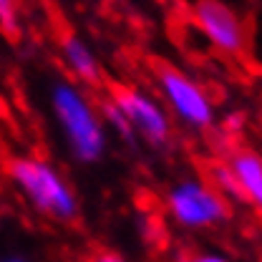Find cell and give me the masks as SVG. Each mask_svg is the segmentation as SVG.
Masks as SVG:
<instances>
[{"mask_svg": "<svg viewBox=\"0 0 262 262\" xmlns=\"http://www.w3.org/2000/svg\"><path fill=\"white\" fill-rule=\"evenodd\" d=\"M51 111L71 157L94 164L106 151V126L94 101L73 81H58L51 89Z\"/></svg>", "mask_w": 262, "mask_h": 262, "instance_id": "6da1fadb", "label": "cell"}, {"mask_svg": "<svg viewBox=\"0 0 262 262\" xmlns=\"http://www.w3.org/2000/svg\"><path fill=\"white\" fill-rule=\"evenodd\" d=\"M5 171L18 192L40 214L56 222H73L78 217V199L63 174L51 162L38 157H13L8 159Z\"/></svg>", "mask_w": 262, "mask_h": 262, "instance_id": "7a4b0ae2", "label": "cell"}, {"mask_svg": "<svg viewBox=\"0 0 262 262\" xmlns=\"http://www.w3.org/2000/svg\"><path fill=\"white\" fill-rule=\"evenodd\" d=\"M154 81H157L164 108L179 124L194 131H209L217 124L214 101L207 94V89L189 73H184L174 63H157Z\"/></svg>", "mask_w": 262, "mask_h": 262, "instance_id": "3957f363", "label": "cell"}, {"mask_svg": "<svg viewBox=\"0 0 262 262\" xmlns=\"http://www.w3.org/2000/svg\"><path fill=\"white\" fill-rule=\"evenodd\" d=\"M166 212L171 222L189 232L222 227L232 217L229 199L209 179H182L166 192Z\"/></svg>", "mask_w": 262, "mask_h": 262, "instance_id": "277c9868", "label": "cell"}, {"mask_svg": "<svg viewBox=\"0 0 262 262\" xmlns=\"http://www.w3.org/2000/svg\"><path fill=\"white\" fill-rule=\"evenodd\" d=\"M189 20L212 51L227 58H239L250 51V23L227 0H194Z\"/></svg>", "mask_w": 262, "mask_h": 262, "instance_id": "5b68a950", "label": "cell"}, {"mask_svg": "<svg viewBox=\"0 0 262 262\" xmlns=\"http://www.w3.org/2000/svg\"><path fill=\"white\" fill-rule=\"evenodd\" d=\"M111 106L121 111V116L129 121L136 141H144L154 149H164L171 141V119L157 96L146 94L139 86L131 83H111L108 98Z\"/></svg>", "mask_w": 262, "mask_h": 262, "instance_id": "8992f818", "label": "cell"}, {"mask_svg": "<svg viewBox=\"0 0 262 262\" xmlns=\"http://www.w3.org/2000/svg\"><path fill=\"white\" fill-rule=\"evenodd\" d=\"M225 164L237 182L239 202L252 207L262 220V154L250 146H237L227 154Z\"/></svg>", "mask_w": 262, "mask_h": 262, "instance_id": "52a82bcc", "label": "cell"}, {"mask_svg": "<svg viewBox=\"0 0 262 262\" xmlns=\"http://www.w3.org/2000/svg\"><path fill=\"white\" fill-rule=\"evenodd\" d=\"M61 58H63L68 73L76 78V83H81V86H101L103 83L101 63H98L94 48L83 38L66 33L61 38Z\"/></svg>", "mask_w": 262, "mask_h": 262, "instance_id": "ba28073f", "label": "cell"}, {"mask_svg": "<svg viewBox=\"0 0 262 262\" xmlns=\"http://www.w3.org/2000/svg\"><path fill=\"white\" fill-rule=\"evenodd\" d=\"M0 31L10 38L20 33V10L18 0H0Z\"/></svg>", "mask_w": 262, "mask_h": 262, "instance_id": "9c48e42d", "label": "cell"}, {"mask_svg": "<svg viewBox=\"0 0 262 262\" xmlns=\"http://www.w3.org/2000/svg\"><path fill=\"white\" fill-rule=\"evenodd\" d=\"M182 262H229V260L225 255H220V252H212V250H194V252L184 255Z\"/></svg>", "mask_w": 262, "mask_h": 262, "instance_id": "30bf717a", "label": "cell"}, {"mask_svg": "<svg viewBox=\"0 0 262 262\" xmlns=\"http://www.w3.org/2000/svg\"><path fill=\"white\" fill-rule=\"evenodd\" d=\"M242 124H245L242 114H229L227 119H225V129L232 131V134H237V131L242 129Z\"/></svg>", "mask_w": 262, "mask_h": 262, "instance_id": "8fae6325", "label": "cell"}, {"mask_svg": "<svg viewBox=\"0 0 262 262\" xmlns=\"http://www.w3.org/2000/svg\"><path fill=\"white\" fill-rule=\"evenodd\" d=\"M91 262H126L121 255H116V252H111V250H101L94 255V260Z\"/></svg>", "mask_w": 262, "mask_h": 262, "instance_id": "7c38bea8", "label": "cell"}, {"mask_svg": "<svg viewBox=\"0 0 262 262\" xmlns=\"http://www.w3.org/2000/svg\"><path fill=\"white\" fill-rule=\"evenodd\" d=\"M3 262H26V260H20V257H10V260H3Z\"/></svg>", "mask_w": 262, "mask_h": 262, "instance_id": "4fadbf2b", "label": "cell"}]
</instances>
